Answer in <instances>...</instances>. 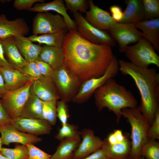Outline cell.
<instances>
[{
  "label": "cell",
  "mask_w": 159,
  "mask_h": 159,
  "mask_svg": "<svg viewBox=\"0 0 159 159\" xmlns=\"http://www.w3.org/2000/svg\"><path fill=\"white\" fill-rule=\"evenodd\" d=\"M62 48L64 65L81 84L103 75L114 56L111 47L93 43L75 29L67 33Z\"/></svg>",
  "instance_id": "6da1fadb"
},
{
  "label": "cell",
  "mask_w": 159,
  "mask_h": 159,
  "mask_svg": "<svg viewBox=\"0 0 159 159\" xmlns=\"http://www.w3.org/2000/svg\"><path fill=\"white\" fill-rule=\"evenodd\" d=\"M119 70L134 81L141 96L139 107L145 118L151 125L159 108V74L153 68H143L130 62L118 60Z\"/></svg>",
  "instance_id": "7a4b0ae2"
},
{
  "label": "cell",
  "mask_w": 159,
  "mask_h": 159,
  "mask_svg": "<svg viewBox=\"0 0 159 159\" xmlns=\"http://www.w3.org/2000/svg\"><path fill=\"white\" fill-rule=\"evenodd\" d=\"M94 93L98 110L107 108L115 115L117 123L122 116L123 109L137 107V101L133 94L113 78L108 79Z\"/></svg>",
  "instance_id": "3957f363"
},
{
  "label": "cell",
  "mask_w": 159,
  "mask_h": 159,
  "mask_svg": "<svg viewBox=\"0 0 159 159\" xmlns=\"http://www.w3.org/2000/svg\"><path fill=\"white\" fill-rule=\"evenodd\" d=\"M122 115L127 120L131 127V148L129 159H137L140 156L141 147L148 139V132L150 125L139 107L124 108Z\"/></svg>",
  "instance_id": "277c9868"
},
{
  "label": "cell",
  "mask_w": 159,
  "mask_h": 159,
  "mask_svg": "<svg viewBox=\"0 0 159 159\" xmlns=\"http://www.w3.org/2000/svg\"><path fill=\"white\" fill-rule=\"evenodd\" d=\"M122 52L125 53L130 62L138 67L147 68L151 64L159 67V56L152 45L144 37L135 44L127 47Z\"/></svg>",
  "instance_id": "5b68a950"
},
{
  "label": "cell",
  "mask_w": 159,
  "mask_h": 159,
  "mask_svg": "<svg viewBox=\"0 0 159 159\" xmlns=\"http://www.w3.org/2000/svg\"><path fill=\"white\" fill-rule=\"evenodd\" d=\"M119 61L114 56L103 75L98 77L91 78L82 83L72 101L80 103L86 100L108 79L113 78L117 75L119 70Z\"/></svg>",
  "instance_id": "8992f818"
},
{
  "label": "cell",
  "mask_w": 159,
  "mask_h": 159,
  "mask_svg": "<svg viewBox=\"0 0 159 159\" xmlns=\"http://www.w3.org/2000/svg\"><path fill=\"white\" fill-rule=\"evenodd\" d=\"M34 80H31L16 89L7 91L0 99L3 106L11 119L20 116L30 95L31 87Z\"/></svg>",
  "instance_id": "52a82bcc"
},
{
  "label": "cell",
  "mask_w": 159,
  "mask_h": 159,
  "mask_svg": "<svg viewBox=\"0 0 159 159\" xmlns=\"http://www.w3.org/2000/svg\"><path fill=\"white\" fill-rule=\"evenodd\" d=\"M76 30L84 38L96 44L115 46L116 41L110 34L100 30L89 24L82 14L78 12L73 14Z\"/></svg>",
  "instance_id": "ba28073f"
},
{
  "label": "cell",
  "mask_w": 159,
  "mask_h": 159,
  "mask_svg": "<svg viewBox=\"0 0 159 159\" xmlns=\"http://www.w3.org/2000/svg\"><path fill=\"white\" fill-rule=\"evenodd\" d=\"M68 30L62 17L48 12H38L32 24L33 35L43 34Z\"/></svg>",
  "instance_id": "9c48e42d"
},
{
  "label": "cell",
  "mask_w": 159,
  "mask_h": 159,
  "mask_svg": "<svg viewBox=\"0 0 159 159\" xmlns=\"http://www.w3.org/2000/svg\"><path fill=\"white\" fill-rule=\"evenodd\" d=\"M53 81L60 97L66 102L72 100L81 84L64 65L54 71Z\"/></svg>",
  "instance_id": "30bf717a"
},
{
  "label": "cell",
  "mask_w": 159,
  "mask_h": 159,
  "mask_svg": "<svg viewBox=\"0 0 159 159\" xmlns=\"http://www.w3.org/2000/svg\"><path fill=\"white\" fill-rule=\"evenodd\" d=\"M110 35L118 44L119 50L122 51L131 43H137L143 37L142 32L134 23L115 22L109 31Z\"/></svg>",
  "instance_id": "8fae6325"
},
{
  "label": "cell",
  "mask_w": 159,
  "mask_h": 159,
  "mask_svg": "<svg viewBox=\"0 0 159 159\" xmlns=\"http://www.w3.org/2000/svg\"><path fill=\"white\" fill-rule=\"evenodd\" d=\"M10 124L18 130L35 135L50 133L51 125L42 119L26 118L19 116L11 119Z\"/></svg>",
  "instance_id": "7c38bea8"
},
{
  "label": "cell",
  "mask_w": 159,
  "mask_h": 159,
  "mask_svg": "<svg viewBox=\"0 0 159 159\" xmlns=\"http://www.w3.org/2000/svg\"><path fill=\"white\" fill-rule=\"evenodd\" d=\"M0 133L2 145L9 146L12 143H17L26 145L37 143L42 140L37 136L18 130L10 123L0 125Z\"/></svg>",
  "instance_id": "4fadbf2b"
},
{
  "label": "cell",
  "mask_w": 159,
  "mask_h": 159,
  "mask_svg": "<svg viewBox=\"0 0 159 159\" xmlns=\"http://www.w3.org/2000/svg\"><path fill=\"white\" fill-rule=\"evenodd\" d=\"M89 10L86 12L85 18L90 24L102 31H109L116 22L110 13L95 5L92 0H88Z\"/></svg>",
  "instance_id": "5bb4252c"
},
{
  "label": "cell",
  "mask_w": 159,
  "mask_h": 159,
  "mask_svg": "<svg viewBox=\"0 0 159 159\" xmlns=\"http://www.w3.org/2000/svg\"><path fill=\"white\" fill-rule=\"evenodd\" d=\"M82 140L75 151L72 159H82L100 148L103 140L96 136L93 131L85 129L80 132Z\"/></svg>",
  "instance_id": "9a60e30c"
},
{
  "label": "cell",
  "mask_w": 159,
  "mask_h": 159,
  "mask_svg": "<svg viewBox=\"0 0 159 159\" xmlns=\"http://www.w3.org/2000/svg\"><path fill=\"white\" fill-rule=\"evenodd\" d=\"M29 30L27 24L22 18L9 20L6 15H0V39L15 36H25L28 34Z\"/></svg>",
  "instance_id": "2e32d148"
},
{
  "label": "cell",
  "mask_w": 159,
  "mask_h": 159,
  "mask_svg": "<svg viewBox=\"0 0 159 159\" xmlns=\"http://www.w3.org/2000/svg\"><path fill=\"white\" fill-rule=\"evenodd\" d=\"M28 11L38 13L54 11L62 17L68 30H76L75 22L68 14L63 0H54L48 3H36Z\"/></svg>",
  "instance_id": "e0dca14e"
},
{
  "label": "cell",
  "mask_w": 159,
  "mask_h": 159,
  "mask_svg": "<svg viewBox=\"0 0 159 159\" xmlns=\"http://www.w3.org/2000/svg\"><path fill=\"white\" fill-rule=\"evenodd\" d=\"M54 82L45 78L35 80L30 89V92L42 101H57L60 98Z\"/></svg>",
  "instance_id": "ac0fdd59"
},
{
  "label": "cell",
  "mask_w": 159,
  "mask_h": 159,
  "mask_svg": "<svg viewBox=\"0 0 159 159\" xmlns=\"http://www.w3.org/2000/svg\"><path fill=\"white\" fill-rule=\"evenodd\" d=\"M101 148L108 159H129L131 150V142L127 134L124 140L112 144L107 143L104 140Z\"/></svg>",
  "instance_id": "d6986e66"
},
{
  "label": "cell",
  "mask_w": 159,
  "mask_h": 159,
  "mask_svg": "<svg viewBox=\"0 0 159 159\" xmlns=\"http://www.w3.org/2000/svg\"><path fill=\"white\" fill-rule=\"evenodd\" d=\"M141 29L143 37L152 45L155 49L159 51V18L144 20L134 23Z\"/></svg>",
  "instance_id": "ffe728a7"
},
{
  "label": "cell",
  "mask_w": 159,
  "mask_h": 159,
  "mask_svg": "<svg viewBox=\"0 0 159 159\" xmlns=\"http://www.w3.org/2000/svg\"><path fill=\"white\" fill-rule=\"evenodd\" d=\"M14 42L23 57L27 62L34 61L39 57L42 46L33 43L25 36L13 37Z\"/></svg>",
  "instance_id": "44dd1931"
},
{
  "label": "cell",
  "mask_w": 159,
  "mask_h": 159,
  "mask_svg": "<svg viewBox=\"0 0 159 159\" xmlns=\"http://www.w3.org/2000/svg\"><path fill=\"white\" fill-rule=\"evenodd\" d=\"M0 71L4 77L7 91L19 88L33 79L17 69L0 67Z\"/></svg>",
  "instance_id": "7402d4cb"
},
{
  "label": "cell",
  "mask_w": 159,
  "mask_h": 159,
  "mask_svg": "<svg viewBox=\"0 0 159 159\" xmlns=\"http://www.w3.org/2000/svg\"><path fill=\"white\" fill-rule=\"evenodd\" d=\"M13 37L1 39L5 56L9 63L22 72L27 62L20 53L14 42Z\"/></svg>",
  "instance_id": "603a6c76"
},
{
  "label": "cell",
  "mask_w": 159,
  "mask_h": 159,
  "mask_svg": "<svg viewBox=\"0 0 159 159\" xmlns=\"http://www.w3.org/2000/svg\"><path fill=\"white\" fill-rule=\"evenodd\" d=\"M39 57L56 71L64 65V55L62 48L44 45Z\"/></svg>",
  "instance_id": "cb8c5ba5"
},
{
  "label": "cell",
  "mask_w": 159,
  "mask_h": 159,
  "mask_svg": "<svg viewBox=\"0 0 159 159\" xmlns=\"http://www.w3.org/2000/svg\"><path fill=\"white\" fill-rule=\"evenodd\" d=\"M126 5L123 12V17L121 23H136L144 20V15L143 4L141 0H127Z\"/></svg>",
  "instance_id": "d4e9b609"
},
{
  "label": "cell",
  "mask_w": 159,
  "mask_h": 159,
  "mask_svg": "<svg viewBox=\"0 0 159 159\" xmlns=\"http://www.w3.org/2000/svg\"><path fill=\"white\" fill-rule=\"evenodd\" d=\"M81 135L60 141L54 153L49 159H72L81 141Z\"/></svg>",
  "instance_id": "484cf974"
},
{
  "label": "cell",
  "mask_w": 159,
  "mask_h": 159,
  "mask_svg": "<svg viewBox=\"0 0 159 159\" xmlns=\"http://www.w3.org/2000/svg\"><path fill=\"white\" fill-rule=\"evenodd\" d=\"M67 31L41 35H33L29 37L32 42L45 45L62 48Z\"/></svg>",
  "instance_id": "4316f807"
},
{
  "label": "cell",
  "mask_w": 159,
  "mask_h": 159,
  "mask_svg": "<svg viewBox=\"0 0 159 159\" xmlns=\"http://www.w3.org/2000/svg\"><path fill=\"white\" fill-rule=\"evenodd\" d=\"M42 101L30 92L22 111L21 116L29 118L43 119L42 115Z\"/></svg>",
  "instance_id": "83f0119b"
},
{
  "label": "cell",
  "mask_w": 159,
  "mask_h": 159,
  "mask_svg": "<svg viewBox=\"0 0 159 159\" xmlns=\"http://www.w3.org/2000/svg\"><path fill=\"white\" fill-rule=\"evenodd\" d=\"M140 156L145 159H159V143L148 138L141 148Z\"/></svg>",
  "instance_id": "f1b7e54d"
},
{
  "label": "cell",
  "mask_w": 159,
  "mask_h": 159,
  "mask_svg": "<svg viewBox=\"0 0 159 159\" xmlns=\"http://www.w3.org/2000/svg\"><path fill=\"white\" fill-rule=\"evenodd\" d=\"M0 153L8 159L29 158L28 150L25 145H18L13 148L2 147Z\"/></svg>",
  "instance_id": "f546056e"
},
{
  "label": "cell",
  "mask_w": 159,
  "mask_h": 159,
  "mask_svg": "<svg viewBox=\"0 0 159 159\" xmlns=\"http://www.w3.org/2000/svg\"><path fill=\"white\" fill-rule=\"evenodd\" d=\"M57 101H42V118L47 121L51 125H55L56 122Z\"/></svg>",
  "instance_id": "4dcf8cb0"
},
{
  "label": "cell",
  "mask_w": 159,
  "mask_h": 159,
  "mask_svg": "<svg viewBox=\"0 0 159 159\" xmlns=\"http://www.w3.org/2000/svg\"><path fill=\"white\" fill-rule=\"evenodd\" d=\"M144 20L159 18V0H142Z\"/></svg>",
  "instance_id": "1f68e13d"
},
{
  "label": "cell",
  "mask_w": 159,
  "mask_h": 159,
  "mask_svg": "<svg viewBox=\"0 0 159 159\" xmlns=\"http://www.w3.org/2000/svg\"><path fill=\"white\" fill-rule=\"evenodd\" d=\"M79 135H80V132L79 131L77 127L73 124L67 123L62 125V127L55 135V138L60 141Z\"/></svg>",
  "instance_id": "d6a6232c"
},
{
  "label": "cell",
  "mask_w": 159,
  "mask_h": 159,
  "mask_svg": "<svg viewBox=\"0 0 159 159\" xmlns=\"http://www.w3.org/2000/svg\"><path fill=\"white\" fill-rule=\"evenodd\" d=\"M67 9L73 13L78 12L85 13L89 8L88 1L86 0H64Z\"/></svg>",
  "instance_id": "836d02e7"
},
{
  "label": "cell",
  "mask_w": 159,
  "mask_h": 159,
  "mask_svg": "<svg viewBox=\"0 0 159 159\" xmlns=\"http://www.w3.org/2000/svg\"><path fill=\"white\" fill-rule=\"evenodd\" d=\"M41 74L47 79L53 81L54 71L47 63L39 57L35 61Z\"/></svg>",
  "instance_id": "e575fe53"
},
{
  "label": "cell",
  "mask_w": 159,
  "mask_h": 159,
  "mask_svg": "<svg viewBox=\"0 0 159 159\" xmlns=\"http://www.w3.org/2000/svg\"><path fill=\"white\" fill-rule=\"evenodd\" d=\"M57 117L61 122L62 125L67 123L69 117L68 106L66 102L61 100L57 102Z\"/></svg>",
  "instance_id": "d590c367"
},
{
  "label": "cell",
  "mask_w": 159,
  "mask_h": 159,
  "mask_svg": "<svg viewBox=\"0 0 159 159\" xmlns=\"http://www.w3.org/2000/svg\"><path fill=\"white\" fill-rule=\"evenodd\" d=\"M22 72L34 80L41 79L44 78L41 74L34 61L27 62L23 69Z\"/></svg>",
  "instance_id": "8d00e7d4"
},
{
  "label": "cell",
  "mask_w": 159,
  "mask_h": 159,
  "mask_svg": "<svg viewBox=\"0 0 159 159\" xmlns=\"http://www.w3.org/2000/svg\"><path fill=\"white\" fill-rule=\"evenodd\" d=\"M26 146L29 151V159H49L51 156L35 146L34 144L29 143Z\"/></svg>",
  "instance_id": "74e56055"
},
{
  "label": "cell",
  "mask_w": 159,
  "mask_h": 159,
  "mask_svg": "<svg viewBox=\"0 0 159 159\" xmlns=\"http://www.w3.org/2000/svg\"><path fill=\"white\" fill-rule=\"evenodd\" d=\"M147 136L148 138L159 139V108L157 110L154 120L148 130Z\"/></svg>",
  "instance_id": "f35d334b"
},
{
  "label": "cell",
  "mask_w": 159,
  "mask_h": 159,
  "mask_svg": "<svg viewBox=\"0 0 159 159\" xmlns=\"http://www.w3.org/2000/svg\"><path fill=\"white\" fill-rule=\"evenodd\" d=\"M43 0H15L13 6L18 10H28L33 7V5L37 2L43 3Z\"/></svg>",
  "instance_id": "ab89813d"
},
{
  "label": "cell",
  "mask_w": 159,
  "mask_h": 159,
  "mask_svg": "<svg viewBox=\"0 0 159 159\" xmlns=\"http://www.w3.org/2000/svg\"><path fill=\"white\" fill-rule=\"evenodd\" d=\"M110 10L113 19L116 22H120L123 17V12L121 7L117 5H112L110 6Z\"/></svg>",
  "instance_id": "60d3db41"
},
{
  "label": "cell",
  "mask_w": 159,
  "mask_h": 159,
  "mask_svg": "<svg viewBox=\"0 0 159 159\" xmlns=\"http://www.w3.org/2000/svg\"><path fill=\"white\" fill-rule=\"evenodd\" d=\"M0 67L17 69L15 67L9 63L6 59L5 56L1 39H0Z\"/></svg>",
  "instance_id": "b9f144b4"
},
{
  "label": "cell",
  "mask_w": 159,
  "mask_h": 159,
  "mask_svg": "<svg viewBox=\"0 0 159 159\" xmlns=\"http://www.w3.org/2000/svg\"><path fill=\"white\" fill-rule=\"evenodd\" d=\"M11 119L3 106L0 99V125L10 123Z\"/></svg>",
  "instance_id": "7bdbcfd3"
},
{
  "label": "cell",
  "mask_w": 159,
  "mask_h": 159,
  "mask_svg": "<svg viewBox=\"0 0 159 159\" xmlns=\"http://www.w3.org/2000/svg\"><path fill=\"white\" fill-rule=\"evenodd\" d=\"M82 159H108L103 150L101 148Z\"/></svg>",
  "instance_id": "ee69618b"
},
{
  "label": "cell",
  "mask_w": 159,
  "mask_h": 159,
  "mask_svg": "<svg viewBox=\"0 0 159 159\" xmlns=\"http://www.w3.org/2000/svg\"><path fill=\"white\" fill-rule=\"evenodd\" d=\"M4 80L3 76L0 71V99L7 91Z\"/></svg>",
  "instance_id": "f6af8a7d"
},
{
  "label": "cell",
  "mask_w": 159,
  "mask_h": 159,
  "mask_svg": "<svg viewBox=\"0 0 159 159\" xmlns=\"http://www.w3.org/2000/svg\"><path fill=\"white\" fill-rule=\"evenodd\" d=\"M0 159H8L0 153Z\"/></svg>",
  "instance_id": "bcb514c9"
},
{
  "label": "cell",
  "mask_w": 159,
  "mask_h": 159,
  "mask_svg": "<svg viewBox=\"0 0 159 159\" xmlns=\"http://www.w3.org/2000/svg\"><path fill=\"white\" fill-rule=\"evenodd\" d=\"M2 145V144L1 143V138H0V150L1 149V148L2 147H1Z\"/></svg>",
  "instance_id": "7dc6e473"
},
{
  "label": "cell",
  "mask_w": 159,
  "mask_h": 159,
  "mask_svg": "<svg viewBox=\"0 0 159 159\" xmlns=\"http://www.w3.org/2000/svg\"><path fill=\"white\" fill-rule=\"evenodd\" d=\"M137 159H145V158L142 157L140 156Z\"/></svg>",
  "instance_id": "c3c4849f"
}]
</instances>
